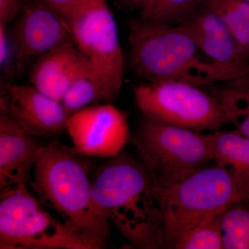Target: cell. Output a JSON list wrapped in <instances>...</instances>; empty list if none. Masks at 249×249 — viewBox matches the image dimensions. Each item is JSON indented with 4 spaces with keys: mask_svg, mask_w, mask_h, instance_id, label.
I'll use <instances>...</instances> for the list:
<instances>
[{
    "mask_svg": "<svg viewBox=\"0 0 249 249\" xmlns=\"http://www.w3.org/2000/svg\"><path fill=\"white\" fill-rule=\"evenodd\" d=\"M80 156L71 147L50 142L37 157L29 184L41 204L56 212L87 249H104L110 237L109 221L93 203Z\"/></svg>",
    "mask_w": 249,
    "mask_h": 249,
    "instance_id": "cell-1",
    "label": "cell"
},
{
    "mask_svg": "<svg viewBox=\"0 0 249 249\" xmlns=\"http://www.w3.org/2000/svg\"><path fill=\"white\" fill-rule=\"evenodd\" d=\"M128 42L132 69L146 82L179 81L200 87L249 78L245 72L203 58L179 25L137 20L131 24Z\"/></svg>",
    "mask_w": 249,
    "mask_h": 249,
    "instance_id": "cell-2",
    "label": "cell"
},
{
    "mask_svg": "<svg viewBox=\"0 0 249 249\" xmlns=\"http://www.w3.org/2000/svg\"><path fill=\"white\" fill-rule=\"evenodd\" d=\"M153 178L142 160L119 154L103 164L91 182L93 203L129 242L163 248L160 208Z\"/></svg>",
    "mask_w": 249,
    "mask_h": 249,
    "instance_id": "cell-3",
    "label": "cell"
},
{
    "mask_svg": "<svg viewBox=\"0 0 249 249\" xmlns=\"http://www.w3.org/2000/svg\"><path fill=\"white\" fill-rule=\"evenodd\" d=\"M152 196L160 210L163 248L175 249L199 223L249 200V185L231 170L216 164L203 167L176 182H153Z\"/></svg>",
    "mask_w": 249,
    "mask_h": 249,
    "instance_id": "cell-4",
    "label": "cell"
},
{
    "mask_svg": "<svg viewBox=\"0 0 249 249\" xmlns=\"http://www.w3.org/2000/svg\"><path fill=\"white\" fill-rule=\"evenodd\" d=\"M153 182H176L213 160L209 134L145 117L130 137Z\"/></svg>",
    "mask_w": 249,
    "mask_h": 249,
    "instance_id": "cell-5",
    "label": "cell"
},
{
    "mask_svg": "<svg viewBox=\"0 0 249 249\" xmlns=\"http://www.w3.org/2000/svg\"><path fill=\"white\" fill-rule=\"evenodd\" d=\"M42 205L25 183L1 189V249H87L76 234Z\"/></svg>",
    "mask_w": 249,
    "mask_h": 249,
    "instance_id": "cell-6",
    "label": "cell"
},
{
    "mask_svg": "<svg viewBox=\"0 0 249 249\" xmlns=\"http://www.w3.org/2000/svg\"><path fill=\"white\" fill-rule=\"evenodd\" d=\"M134 98L145 117L178 127L214 132L230 124L217 96L189 83L146 82L134 89Z\"/></svg>",
    "mask_w": 249,
    "mask_h": 249,
    "instance_id": "cell-7",
    "label": "cell"
},
{
    "mask_svg": "<svg viewBox=\"0 0 249 249\" xmlns=\"http://www.w3.org/2000/svg\"><path fill=\"white\" fill-rule=\"evenodd\" d=\"M62 19L101 85L104 102L114 101L122 88L124 56L116 19L107 2Z\"/></svg>",
    "mask_w": 249,
    "mask_h": 249,
    "instance_id": "cell-8",
    "label": "cell"
},
{
    "mask_svg": "<svg viewBox=\"0 0 249 249\" xmlns=\"http://www.w3.org/2000/svg\"><path fill=\"white\" fill-rule=\"evenodd\" d=\"M67 131L73 151L101 159L119 155L131 137L125 113L109 103L93 105L73 113Z\"/></svg>",
    "mask_w": 249,
    "mask_h": 249,
    "instance_id": "cell-9",
    "label": "cell"
},
{
    "mask_svg": "<svg viewBox=\"0 0 249 249\" xmlns=\"http://www.w3.org/2000/svg\"><path fill=\"white\" fill-rule=\"evenodd\" d=\"M71 38L61 17L41 0L23 9L13 30L11 45L18 67L40 58Z\"/></svg>",
    "mask_w": 249,
    "mask_h": 249,
    "instance_id": "cell-10",
    "label": "cell"
},
{
    "mask_svg": "<svg viewBox=\"0 0 249 249\" xmlns=\"http://www.w3.org/2000/svg\"><path fill=\"white\" fill-rule=\"evenodd\" d=\"M7 91L1 106L31 136L53 137L67 130L70 115L60 101L32 85H9Z\"/></svg>",
    "mask_w": 249,
    "mask_h": 249,
    "instance_id": "cell-11",
    "label": "cell"
},
{
    "mask_svg": "<svg viewBox=\"0 0 249 249\" xmlns=\"http://www.w3.org/2000/svg\"><path fill=\"white\" fill-rule=\"evenodd\" d=\"M199 50L219 65L249 75V56L243 52L222 18L204 4L180 23Z\"/></svg>",
    "mask_w": 249,
    "mask_h": 249,
    "instance_id": "cell-12",
    "label": "cell"
},
{
    "mask_svg": "<svg viewBox=\"0 0 249 249\" xmlns=\"http://www.w3.org/2000/svg\"><path fill=\"white\" fill-rule=\"evenodd\" d=\"M44 146L19 125L4 106L0 114V188L30 183V173Z\"/></svg>",
    "mask_w": 249,
    "mask_h": 249,
    "instance_id": "cell-13",
    "label": "cell"
},
{
    "mask_svg": "<svg viewBox=\"0 0 249 249\" xmlns=\"http://www.w3.org/2000/svg\"><path fill=\"white\" fill-rule=\"evenodd\" d=\"M89 71V65L71 37L37 58L31 70V83L41 92L60 101L73 82Z\"/></svg>",
    "mask_w": 249,
    "mask_h": 249,
    "instance_id": "cell-14",
    "label": "cell"
},
{
    "mask_svg": "<svg viewBox=\"0 0 249 249\" xmlns=\"http://www.w3.org/2000/svg\"><path fill=\"white\" fill-rule=\"evenodd\" d=\"M209 135L217 165L231 170L249 185V137L237 129H218Z\"/></svg>",
    "mask_w": 249,
    "mask_h": 249,
    "instance_id": "cell-15",
    "label": "cell"
},
{
    "mask_svg": "<svg viewBox=\"0 0 249 249\" xmlns=\"http://www.w3.org/2000/svg\"><path fill=\"white\" fill-rule=\"evenodd\" d=\"M216 96L225 108L230 124L249 137V78L225 83Z\"/></svg>",
    "mask_w": 249,
    "mask_h": 249,
    "instance_id": "cell-16",
    "label": "cell"
},
{
    "mask_svg": "<svg viewBox=\"0 0 249 249\" xmlns=\"http://www.w3.org/2000/svg\"><path fill=\"white\" fill-rule=\"evenodd\" d=\"M204 5L217 13L237 44L249 56V4L242 0H204Z\"/></svg>",
    "mask_w": 249,
    "mask_h": 249,
    "instance_id": "cell-17",
    "label": "cell"
},
{
    "mask_svg": "<svg viewBox=\"0 0 249 249\" xmlns=\"http://www.w3.org/2000/svg\"><path fill=\"white\" fill-rule=\"evenodd\" d=\"M224 249H249V208L232 205L220 215Z\"/></svg>",
    "mask_w": 249,
    "mask_h": 249,
    "instance_id": "cell-18",
    "label": "cell"
},
{
    "mask_svg": "<svg viewBox=\"0 0 249 249\" xmlns=\"http://www.w3.org/2000/svg\"><path fill=\"white\" fill-rule=\"evenodd\" d=\"M101 101H104L102 88L91 71L75 80L60 100L70 116Z\"/></svg>",
    "mask_w": 249,
    "mask_h": 249,
    "instance_id": "cell-19",
    "label": "cell"
},
{
    "mask_svg": "<svg viewBox=\"0 0 249 249\" xmlns=\"http://www.w3.org/2000/svg\"><path fill=\"white\" fill-rule=\"evenodd\" d=\"M220 215L209 218L188 231L178 241L175 249H224Z\"/></svg>",
    "mask_w": 249,
    "mask_h": 249,
    "instance_id": "cell-20",
    "label": "cell"
},
{
    "mask_svg": "<svg viewBox=\"0 0 249 249\" xmlns=\"http://www.w3.org/2000/svg\"><path fill=\"white\" fill-rule=\"evenodd\" d=\"M204 0H154L142 16L150 22L178 25L199 7Z\"/></svg>",
    "mask_w": 249,
    "mask_h": 249,
    "instance_id": "cell-21",
    "label": "cell"
},
{
    "mask_svg": "<svg viewBox=\"0 0 249 249\" xmlns=\"http://www.w3.org/2000/svg\"><path fill=\"white\" fill-rule=\"evenodd\" d=\"M62 18L74 16L106 0H41Z\"/></svg>",
    "mask_w": 249,
    "mask_h": 249,
    "instance_id": "cell-22",
    "label": "cell"
},
{
    "mask_svg": "<svg viewBox=\"0 0 249 249\" xmlns=\"http://www.w3.org/2000/svg\"><path fill=\"white\" fill-rule=\"evenodd\" d=\"M21 0H0V23L7 24L19 14Z\"/></svg>",
    "mask_w": 249,
    "mask_h": 249,
    "instance_id": "cell-23",
    "label": "cell"
},
{
    "mask_svg": "<svg viewBox=\"0 0 249 249\" xmlns=\"http://www.w3.org/2000/svg\"><path fill=\"white\" fill-rule=\"evenodd\" d=\"M6 24L0 23V65L1 68L8 66L14 53L12 45H10L6 32Z\"/></svg>",
    "mask_w": 249,
    "mask_h": 249,
    "instance_id": "cell-24",
    "label": "cell"
},
{
    "mask_svg": "<svg viewBox=\"0 0 249 249\" xmlns=\"http://www.w3.org/2000/svg\"><path fill=\"white\" fill-rule=\"evenodd\" d=\"M123 1L129 7L139 10L142 17L150 7L154 0H123Z\"/></svg>",
    "mask_w": 249,
    "mask_h": 249,
    "instance_id": "cell-25",
    "label": "cell"
},
{
    "mask_svg": "<svg viewBox=\"0 0 249 249\" xmlns=\"http://www.w3.org/2000/svg\"><path fill=\"white\" fill-rule=\"evenodd\" d=\"M242 1H245V2L249 3V0H242Z\"/></svg>",
    "mask_w": 249,
    "mask_h": 249,
    "instance_id": "cell-26",
    "label": "cell"
}]
</instances>
